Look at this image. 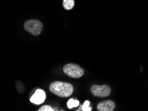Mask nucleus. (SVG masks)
I'll return each mask as SVG.
<instances>
[{
  "label": "nucleus",
  "instance_id": "obj_1",
  "mask_svg": "<svg viewBox=\"0 0 148 111\" xmlns=\"http://www.w3.org/2000/svg\"><path fill=\"white\" fill-rule=\"evenodd\" d=\"M49 90L53 94L61 98H67L73 93V86L70 83L55 81L49 86Z\"/></svg>",
  "mask_w": 148,
  "mask_h": 111
},
{
  "label": "nucleus",
  "instance_id": "obj_2",
  "mask_svg": "<svg viewBox=\"0 0 148 111\" xmlns=\"http://www.w3.org/2000/svg\"><path fill=\"white\" fill-rule=\"evenodd\" d=\"M24 28L31 35L37 36L41 33L43 25L39 20L29 19L24 23Z\"/></svg>",
  "mask_w": 148,
  "mask_h": 111
},
{
  "label": "nucleus",
  "instance_id": "obj_3",
  "mask_svg": "<svg viewBox=\"0 0 148 111\" xmlns=\"http://www.w3.org/2000/svg\"><path fill=\"white\" fill-rule=\"evenodd\" d=\"M64 73L71 78L78 79L84 75V71L79 65L74 63H68L63 67Z\"/></svg>",
  "mask_w": 148,
  "mask_h": 111
},
{
  "label": "nucleus",
  "instance_id": "obj_4",
  "mask_svg": "<svg viewBox=\"0 0 148 111\" xmlns=\"http://www.w3.org/2000/svg\"><path fill=\"white\" fill-rule=\"evenodd\" d=\"M90 92L94 96L100 98L108 97L111 93V89L108 85H92L90 88Z\"/></svg>",
  "mask_w": 148,
  "mask_h": 111
},
{
  "label": "nucleus",
  "instance_id": "obj_5",
  "mask_svg": "<svg viewBox=\"0 0 148 111\" xmlns=\"http://www.w3.org/2000/svg\"><path fill=\"white\" fill-rule=\"evenodd\" d=\"M46 99V94L44 90L42 89H37L35 93L30 98V101L35 105H41Z\"/></svg>",
  "mask_w": 148,
  "mask_h": 111
},
{
  "label": "nucleus",
  "instance_id": "obj_6",
  "mask_svg": "<svg viewBox=\"0 0 148 111\" xmlns=\"http://www.w3.org/2000/svg\"><path fill=\"white\" fill-rule=\"evenodd\" d=\"M114 108L115 103L110 100L100 102L97 105V109L99 111H113Z\"/></svg>",
  "mask_w": 148,
  "mask_h": 111
},
{
  "label": "nucleus",
  "instance_id": "obj_7",
  "mask_svg": "<svg viewBox=\"0 0 148 111\" xmlns=\"http://www.w3.org/2000/svg\"><path fill=\"white\" fill-rule=\"evenodd\" d=\"M62 5L65 10H71L75 6V1L74 0H63Z\"/></svg>",
  "mask_w": 148,
  "mask_h": 111
},
{
  "label": "nucleus",
  "instance_id": "obj_8",
  "mask_svg": "<svg viewBox=\"0 0 148 111\" xmlns=\"http://www.w3.org/2000/svg\"><path fill=\"white\" fill-rule=\"evenodd\" d=\"M80 105L79 101L77 100H75V99H71L68 102H67V106H68L69 108H73L74 107H77Z\"/></svg>",
  "mask_w": 148,
  "mask_h": 111
},
{
  "label": "nucleus",
  "instance_id": "obj_9",
  "mask_svg": "<svg viewBox=\"0 0 148 111\" xmlns=\"http://www.w3.org/2000/svg\"><path fill=\"white\" fill-rule=\"evenodd\" d=\"M16 87L18 92H19V93L23 94L25 92V86L23 83L21 82V81H16Z\"/></svg>",
  "mask_w": 148,
  "mask_h": 111
},
{
  "label": "nucleus",
  "instance_id": "obj_10",
  "mask_svg": "<svg viewBox=\"0 0 148 111\" xmlns=\"http://www.w3.org/2000/svg\"><path fill=\"white\" fill-rule=\"evenodd\" d=\"M82 110L83 111H91L92 108L90 106V101H86L82 106Z\"/></svg>",
  "mask_w": 148,
  "mask_h": 111
},
{
  "label": "nucleus",
  "instance_id": "obj_11",
  "mask_svg": "<svg viewBox=\"0 0 148 111\" xmlns=\"http://www.w3.org/2000/svg\"><path fill=\"white\" fill-rule=\"evenodd\" d=\"M39 111H53L55 110L51 106L49 105H44L39 108Z\"/></svg>",
  "mask_w": 148,
  "mask_h": 111
}]
</instances>
